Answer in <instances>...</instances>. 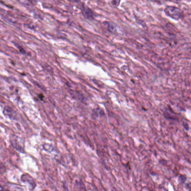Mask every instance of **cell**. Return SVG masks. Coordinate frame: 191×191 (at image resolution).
<instances>
[{"label":"cell","mask_w":191,"mask_h":191,"mask_svg":"<svg viewBox=\"0 0 191 191\" xmlns=\"http://www.w3.org/2000/svg\"><path fill=\"white\" fill-rule=\"evenodd\" d=\"M168 16L176 20H179L182 17L183 13L180 8L174 6H168L164 10Z\"/></svg>","instance_id":"1"},{"label":"cell","mask_w":191,"mask_h":191,"mask_svg":"<svg viewBox=\"0 0 191 191\" xmlns=\"http://www.w3.org/2000/svg\"><path fill=\"white\" fill-rule=\"evenodd\" d=\"M11 142L13 146L17 150L21 153H24V143L21 139L15 135H12L11 137Z\"/></svg>","instance_id":"2"},{"label":"cell","mask_w":191,"mask_h":191,"mask_svg":"<svg viewBox=\"0 0 191 191\" xmlns=\"http://www.w3.org/2000/svg\"><path fill=\"white\" fill-rule=\"evenodd\" d=\"M21 179L23 182L27 183L30 186V188H31V190L33 189L36 187V184L33 179L27 174L23 175Z\"/></svg>","instance_id":"3"},{"label":"cell","mask_w":191,"mask_h":191,"mask_svg":"<svg viewBox=\"0 0 191 191\" xmlns=\"http://www.w3.org/2000/svg\"><path fill=\"white\" fill-rule=\"evenodd\" d=\"M3 114L5 116L8 117L11 120H15L16 117V114L15 111L9 107L6 106L5 108Z\"/></svg>","instance_id":"4"},{"label":"cell","mask_w":191,"mask_h":191,"mask_svg":"<svg viewBox=\"0 0 191 191\" xmlns=\"http://www.w3.org/2000/svg\"><path fill=\"white\" fill-rule=\"evenodd\" d=\"M83 14L86 19H94V14L92 10L88 7L84 6L82 9Z\"/></svg>","instance_id":"5"},{"label":"cell","mask_w":191,"mask_h":191,"mask_svg":"<svg viewBox=\"0 0 191 191\" xmlns=\"http://www.w3.org/2000/svg\"><path fill=\"white\" fill-rule=\"evenodd\" d=\"M106 25L107 26L108 30L111 32H114L115 30V27L113 24H112L111 23L108 22H105Z\"/></svg>","instance_id":"6"},{"label":"cell","mask_w":191,"mask_h":191,"mask_svg":"<svg viewBox=\"0 0 191 191\" xmlns=\"http://www.w3.org/2000/svg\"><path fill=\"white\" fill-rule=\"evenodd\" d=\"M187 177L186 175L181 174L178 178V181L181 184H183L187 180Z\"/></svg>","instance_id":"7"},{"label":"cell","mask_w":191,"mask_h":191,"mask_svg":"<svg viewBox=\"0 0 191 191\" xmlns=\"http://www.w3.org/2000/svg\"><path fill=\"white\" fill-rule=\"evenodd\" d=\"M182 125H183L185 129L186 130H189L190 129L189 126H188V124L187 123L183 122V124H182Z\"/></svg>","instance_id":"8"},{"label":"cell","mask_w":191,"mask_h":191,"mask_svg":"<svg viewBox=\"0 0 191 191\" xmlns=\"http://www.w3.org/2000/svg\"><path fill=\"white\" fill-rule=\"evenodd\" d=\"M190 186H191L190 182H189V183H187L186 185V189H187V190H188H188H190Z\"/></svg>","instance_id":"9"},{"label":"cell","mask_w":191,"mask_h":191,"mask_svg":"<svg viewBox=\"0 0 191 191\" xmlns=\"http://www.w3.org/2000/svg\"><path fill=\"white\" fill-rule=\"evenodd\" d=\"M159 160L163 162V163H162V165H163L164 166H165V165H166V164H167V161L165 160V159H160V160Z\"/></svg>","instance_id":"10"},{"label":"cell","mask_w":191,"mask_h":191,"mask_svg":"<svg viewBox=\"0 0 191 191\" xmlns=\"http://www.w3.org/2000/svg\"><path fill=\"white\" fill-rule=\"evenodd\" d=\"M39 98H41V100H43L44 98V96L42 94H41V95H39Z\"/></svg>","instance_id":"11"},{"label":"cell","mask_w":191,"mask_h":191,"mask_svg":"<svg viewBox=\"0 0 191 191\" xmlns=\"http://www.w3.org/2000/svg\"><path fill=\"white\" fill-rule=\"evenodd\" d=\"M3 190V188H2V187H1V186H0V190Z\"/></svg>","instance_id":"12"}]
</instances>
